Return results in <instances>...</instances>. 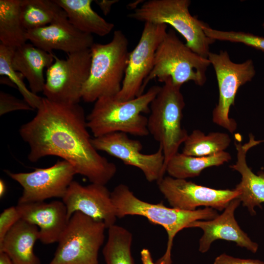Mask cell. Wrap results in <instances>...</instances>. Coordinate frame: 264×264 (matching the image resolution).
<instances>
[{
    "instance_id": "6da1fadb",
    "label": "cell",
    "mask_w": 264,
    "mask_h": 264,
    "mask_svg": "<svg viewBox=\"0 0 264 264\" xmlns=\"http://www.w3.org/2000/svg\"><path fill=\"white\" fill-rule=\"evenodd\" d=\"M88 129L84 109L79 104L59 103L42 97L36 114L21 127L19 132L29 146L30 161L59 156L91 183L106 185L117 168L98 152Z\"/></svg>"
},
{
    "instance_id": "7a4b0ae2",
    "label": "cell",
    "mask_w": 264,
    "mask_h": 264,
    "mask_svg": "<svg viewBox=\"0 0 264 264\" xmlns=\"http://www.w3.org/2000/svg\"><path fill=\"white\" fill-rule=\"evenodd\" d=\"M111 198L117 218L127 215L141 216L165 229L168 235L167 248L163 256L156 262L157 264H172L173 240L178 232L188 228L194 221L210 220L218 215L217 212L210 207L190 211L168 207L162 202L154 204L143 201L124 184L114 187L111 192Z\"/></svg>"
},
{
    "instance_id": "3957f363",
    "label": "cell",
    "mask_w": 264,
    "mask_h": 264,
    "mask_svg": "<svg viewBox=\"0 0 264 264\" xmlns=\"http://www.w3.org/2000/svg\"><path fill=\"white\" fill-rule=\"evenodd\" d=\"M160 88L152 86L147 92L126 101H119L115 96L99 98L87 117L88 129L94 137L115 132L148 135V118L142 113L150 112V104Z\"/></svg>"
},
{
    "instance_id": "277c9868",
    "label": "cell",
    "mask_w": 264,
    "mask_h": 264,
    "mask_svg": "<svg viewBox=\"0 0 264 264\" xmlns=\"http://www.w3.org/2000/svg\"><path fill=\"white\" fill-rule=\"evenodd\" d=\"M128 45L126 36L120 30L114 32L109 43L91 45L89 74L82 91L84 101L91 103L119 93L128 63Z\"/></svg>"
},
{
    "instance_id": "5b68a950",
    "label": "cell",
    "mask_w": 264,
    "mask_h": 264,
    "mask_svg": "<svg viewBox=\"0 0 264 264\" xmlns=\"http://www.w3.org/2000/svg\"><path fill=\"white\" fill-rule=\"evenodd\" d=\"M210 65L208 58L194 52L173 30H169L156 51L154 66L144 81L143 91L148 83L155 78L162 83L170 78L174 85L180 87L189 81L203 86Z\"/></svg>"
},
{
    "instance_id": "8992f818",
    "label": "cell",
    "mask_w": 264,
    "mask_h": 264,
    "mask_svg": "<svg viewBox=\"0 0 264 264\" xmlns=\"http://www.w3.org/2000/svg\"><path fill=\"white\" fill-rule=\"evenodd\" d=\"M180 88L167 79L150 106L147 128L162 149L165 173L167 162L178 153L188 135L181 126L185 104Z\"/></svg>"
},
{
    "instance_id": "52a82bcc",
    "label": "cell",
    "mask_w": 264,
    "mask_h": 264,
    "mask_svg": "<svg viewBox=\"0 0 264 264\" xmlns=\"http://www.w3.org/2000/svg\"><path fill=\"white\" fill-rule=\"evenodd\" d=\"M189 0H149L130 13L131 19L145 22L172 26L186 41V45L200 56L207 58L210 45L215 41L205 34L202 21L190 13Z\"/></svg>"
},
{
    "instance_id": "ba28073f",
    "label": "cell",
    "mask_w": 264,
    "mask_h": 264,
    "mask_svg": "<svg viewBox=\"0 0 264 264\" xmlns=\"http://www.w3.org/2000/svg\"><path fill=\"white\" fill-rule=\"evenodd\" d=\"M107 227L101 220L74 213L63 232L49 264H99L98 252Z\"/></svg>"
},
{
    "instance_id": "9c48e42d",
    "label": "cell",
    "mask_w": 264,
    "mask_h": 264,
    "mask_svg": "<svg viewBox=\"0 0 264 264\" xmlns=\"http://www.w3.org/2000/svg\"><path fill=\"white\" fill-rule=\"evenodd\" d=\"M67 55L66 59H62L53 54L54 61L46 68L43 93L45 98L54 102L79 104L89 74L90 50Z\"/></svg>"
},
{
    "instance_id": "30bf717a",
    "label": "cell",
    "mask_w": 264,
    "mask_h": 264,
    "mask_svg": "<svg viewBox=\"0 0 264 264\" xmlns=\"http://www.w3.org/2000/svg\"><path fill=\"white\" fill-rule=\"evenodd\" d=\"M215 71L219 87L218 103L213 111V121L233 133L237 128L235 120L229 116L230 108L235 104L239 88L254 78L256 70L251 59L236 63L226 51L210 52L208 57Z\"/></svg>"
},
{
    "instance_id": "8fae6325",
    "label": "cell",
    "mask_w": 264,
    "mask_h": 264,
    "mask_svg": "<svg viewBox=\"0 0 264 264\" xmlns=\"http://www.w3.org/2000/svg\"><path fill=\"white\" fill-rule=\"evenodd\" d=\"M167 25L144 23L140 38L130 52L122 88L114 96L119 101L133 99L143 93L144 81L151 72L156 51L166 35Z\"/></svg>"
},
{
    "instance_id": "7c38bea8",
    "label": "cell",
    "mask_w": 264,
    "mask_h": 264,
    "mask_svg": "<svg viewBox=\"0 0 264 264\" xmlns=\"http://www.w3.org/2000/svg\"><path fill=\"white\" fill-rule=\"evenodd\" d=\"M5 172L23 188L18 203L44 201L52 198H62L77 174L73 166L65 160L29 173Z\"/></svg>"
},
{
    "instance_id": "4fadbf2b",
    "label": "cell",
    "mask_w": 264,
    "mask_h": 264,
    "mask_svg": "<svg viewBox=\"0 0 264 264\" xmlns=\"http://www.w3.org/2000/svg\"><path fill=\"white\" fill-rule=\"evenodd\" d=\"M92 143L101 151L121 160L125 164L140 169L149 182H156L164 177L165 158L162 148L151 154L141 153L143 146L127 133L115 132L94 137Z\"/></svg>"
},
{
    "instance_id": "5bb4252c",
    "label": "cell",
    "mask_w": 264,
    "mask_h": 264,
    "mask_svg": "<svg viewBox=\"0 0 264 264\" xmlns=\"http://www.w3.org/2000/svg\"><path fill=\"white\" fill-rule=\"evenodd\" d=\"M157 184L172 207L185 211H194L201 206L222 211L239 195L235 189H215L170 176H164Z\"/></svg>"
},
{
    "instance_id": "9a60e30c",
    "label": "cell",
    "mask_w": 264,
    "mask_h": 264,
    "mask_svg": "<svg viewBox=\"0 0 264 264\" xmlns=\"http://www.w3.org/2000/svg\"><path fill=\"white\" fill-rule=\"evenodd\" d=\"M67 217L80 212L94 219L102 221L109 228L117 220L111 192L105 185L91 183L84 186L73 181L62 198Z\"/></svg>"
},
{
    "instance_id": "2e32d148",
    "label": "cell",
    "mask_w": 264,
    "mask_h": 264,
    "mask_svg": "<svg viewBox=\"0 0 264 264\" xmlns=\"http://www.w3.org/2000/svg\"><path fill=\"white\" fill-rule=\"evenodd\" d=\"M27 40L47 52L61 50L67 54L89 49L93 44L92 35L83 33L73 26L67 17L48 25L27 30Z\"/></svg>"
},
{
    "instance_id": "e0dca14e",
    "label": "cell",
    "mask_w": 264,
    "mask_h": 264,
    "mask_svg": "<svg viewBox=\"0 0 264 264\" xmlns=\"http://www.w3.org/2000/svg\"><path fill=\"white\" fill-rule=\"evenodd\" d=\"M240 203V200L235 198L230 202L221 215L206 221L196 220L188 225V228L198 227L203 232L199 241L200 252H207L212 243L220 239L235 242L238 246L246 248L253 253L257 252L258 244L251 240L235 220V211Z\"/></svg>"
},
{
    "instance_id": "ac0fdd59",
    "label": "cell",
    "mask_w": 264,
    "mask_h": 264,
    "mask_svg": "<svg viewBox=\"0 0 264 264\" xmlns=\"http://www.w3.org/2000/svg\"><path fill=\"white\" fill-rule=\"evenodd\" d=\"M16 207L21 219L39 228V240L45 244L58 242L69 220L63 201L18 203Z\"/></svg>"
},
{
    "instance_id": "d6986e66",
    "label": "cell",
    "mask_w": 264,
    "mask_h": 264,
    "mask_svg": "<svg viewBox=\"0 0 264 264\" xmlns=\"http://www.w3.org/2000/svg\"><path fill=\"white\" fill-rule=\"evenodd\" d=\"M248 142L242 144L235 142L237 150V161L230 167L238 171L241 175V181L235 189L239 192L238 198L247 208L251 215H255L254 208L261 207L264 202V172L260 171L255 174L246 163V154L249 150L264 142V140H257L254 135L250 134Z\"/></svg>"
},
{
    "instance_id": "ffe728a7",
    "label": "cell",
    "mask_w": 264,
    "mask_h": 264,
    "mask_svg": "<svg viewBox=\"0 0 264 264\" xmlns=\"http://www.w3.org/2000/svg\"><path fill=\"white\" fill-rule=\"evenodd\" d=\"M53 53L47 52L32 44H25L15 49L12 65L27 80L30 91L43 92L45 82L44 70L54 62Z\"/></svg>"
},
{
    "instance_id": "44dd1931",
    "label": "cell",
    "mask_w": 264,
    "mask_h": 264,
    "mask_svg": "<svg viewBox=\"0 0 264 264\" xmlns=\"http://www.w3.org/2000/svg\"><path fill=\"white\" fill-rule=\"evenodd\" d=\"M39 237V229L36 225L21 219L0 242V252L6 253L14 264H41L34 252Z\"/></svg>"
},
{
    "instance_id": "7402d4cb",
    "label": "cell",
    "mask_w": 264,
    "mask_h": 264,
    "mask_svg": "<svg viewBox=\"0 0 264 264\" xmlns=\"http://www.w3.org/2000/svg\"><path fill=\"white\" fill-rule=\"evenodd\" d=\"M66 13L70 23L78 30L88 34L104 36L114 28L91 7L92 0H54Z\"/></svg>"
},
{
    "instance_id": "603a6c76",
    "label": "cell",
    "mask_w": 264,
    "mask_h": 264,
    "mask_svg": "<svg viewBox=\"0 0 264 264\" xmlns=\"http://www.w3.org/2000/svg\"><path fill=\"white\" fill-rule=\"evenodd\" d=\"M231 159L230 154L223 151L208 156H193L178 152L167 162L165 173L175 178L184 179L198 176L205 169L219 166Z\"/></svg>"
},
{
    "instance_id": "cb8c5ba5",
    "label": "cell",
    "mask_w": 264,
    "mask_h": 264,
    "mask_svg": "<svg viewBox=\"0 0 264 264\" xmlns=\"http://www.w3.org/2000/svg\"><path fill=\"white\" fill-rule=\"evenodd\" d=\"M21 0H0V44L16 48L26 44L27 30L20 15Z\"/></svg>"
},
{
    "instance_id": "d4e9b609",
    "label": "cell",
    "mask_w": 264,
    "mask_h": 264,
    "mask_svg": "<svg viewBox=\"0 0 264 264\" xmlns=\"http://www.w3.org/2000/svg\"><path fill=\"white\" fill-rule=\"evenodd\" d=\"M20 15L27 31L48 25L67 17L54 0H21Z\"/></svg>"
},
{
    "instance_id": "484cf974",
    "label": "cell",
    "mask_w": 264,
    "mask_h": 264,
    "mask_svg": "<svg viewBox=\"0 0 264 264\" xmlns=\"http://www.w3.org/2000/svg\"><path fill=\"white\" fill-rule=\"evenodd\" d=\"M231 141L226 133L212 132L206 135L202 131L195 130L188 134L183 143L182 153L198 157L211 156L225 151Z\"/></svg>"
},
{
    "instance_id": "4316f807",
    "label": "cell",
    "mask_w": 264,
    "mask_h": 264,
    "mask_svg": "<svg viewBox=\"0 0 264 264\" xmlns=\"http://www.w3.org/2000/svg\"><path fill=\"white\" fill-rule=\"evenodd\" d=\"M108 229V239L102 250L106 264H135L131 251L132 233L116 224Z\"/></svg>"
},
{
    "instance_id": "83f0119b",
    "label": "cell",
    "mask_w": 264,
    "mask_h": 264,
    "mask_svg": "<svg viewBox=\"0 0 264 264\" xmlns=\"http://www.w3.org/2000/svg\"><path fill=\"white\" fill-rule=\"evenodd\" d=\"M15 49L0 44V75L8 77L16 86L23 100L34 110L37 109L42 97L29 90L23 82L24 76L13 68L12 59Z\"/></svg>"
},
{
    "instance_id": "f1b7e54d",
    "label": "cell",
    "mask_w": 264,
    "mask_h": 264,
    "mask_svg": "<svg viewBox=\"0 0 264 264\" xmlns=\"http://www.w3.org/2000/svg\"><path fill=\"white\" fill-rule=\"evenodd\" d=\"M204 31L208 37L215 40L239 43L264 51V37L242 31H222L214 29L206 24Z\"/></svg>"
},
{
    "instance_id": "f546056e",
    "label": "cell",
    "mask_w": 264,
    "mask_h": 264,
    "mask_svg": "<svg viewBox=\"0 0 264 264\" xmlns=\"http://www.w3.org/2000/svg\"><path fill=\"white\" fill-rule=\"evenodd\" d=\"M24 100L18 99L8 93L0 92V115L17 110H33Z\"/></svg>"
},
{
    "instance_id": "4dcf8cb0",
    "label": "cell",
    "mask_w": 264,
    "mask_h": 264,
    "mask_svg": "<svg viewBox=\"0 0 264 264\" xmlns=\"http://www.w3.org/2000/svg\"><path fill=\"white\" fill-rule=\"evenodd\" d=\"M21 217L16 206L4 209L0 215V242Z\"/></svg>"
},
{
    "instance_id": "1f68e13d",
    "label": "cell",
    "mask_w": 264,
    "mask_h": 264,
    "mask_svg": "<svg viewBox=\"0 0 264 264\" xmlns=\"http://www.w3.org/2000/svg\"><path fill=\"white\" fill-rule=\"evenodd\" d=\"M214 264H264V262L258 260L240 259L222 254L216 258Z\"/></svg>"
},
{
    "instance_id": "d6a6232c",
    "label": "cell",
    "mask_w": 264,
    "mask_h": 264,
    "mask_svg": "<svg viewBox=\"0 0 264 264\" xmlns=\"http://www.w3.org/2000/svg\"><path fill=\"white\" fill-rule=\"evenodd\" d=\"M93 1L105 16L109 14L112 5L119 1L118 0H95Z\"/></svg>"
},
{
    "instance_id": "836d02e7",
    "label": "cell",
    "mask_w": 264,
    "mask_h": 264,
    "mask_svg": "<svg viewBox=\"0 0 264 264\" xmlns=\"http://www.w3.org/2000/svg\"><path fill=\"white\" fill-rule=\"evenodd\" d=\"M142 264H157L153 262L150 251L147 248H143L140 252ZM158 264H163L160 263Z\"/></svg>"
},
{
    "instance_id": "e575fe53",
    "label": "cell",
    "mask_w": 264,
    "mask_h": 264,
    "mask_svg": "<svg viewBox=\"0 0 264 264\" xmlns=\"http://www.w3.org/2000/svg\"><path fill=\"white\" fill-rule=\"evenodd\" d=\"M0 83L1 84L7 85L9 87L17 88L16 86L12 82V81L8 77L6 76H0Z\"/></svg>"
},
{
    "instance_id": "d590c367",
    "label": "cell",
    "mask_w": 264,
    "mask_h": 264,
    "mask_svg": "<svg viewBox=\"0 0 264 264\" xmlns=\"http://www.w3.org/2000/svg\"><path fill=\"white\" fill-rule=\"evenodd\" d=\"M0 264H14L9 257L4 252H0Z\"/></svg>"
},
{
    "instance_id": "8d00e7d4",
    "label": "cell",
    "mask_w": 264,
    "mask_h": 264,
    "mask_svg": "<svg viewBox=\"0 0 264 264\" xmlns=\"http://www.w3.org/2000/svg\"><path fill=\"white\" fill-rule=\"evenodd\" d=\"M6 190V186L4 182V181L0 179V198L2 197L5 193Z\"/></svg>"
},
{
    "instance_id": "74e56055",
    "label": "cell",
    "mask_w": 264,
    "mask_h": 264,
    "mask_svg": "<svg viewBox=\"0 0 264 264\" xmlns=\"http://www.w3.org/2000/svg\"><path fill=\"white\" fill-rule=\"evenodd\" d=\"M262 26H263V28L264 29V22L262 24Z\"/></svg>"
}]
</instances>
